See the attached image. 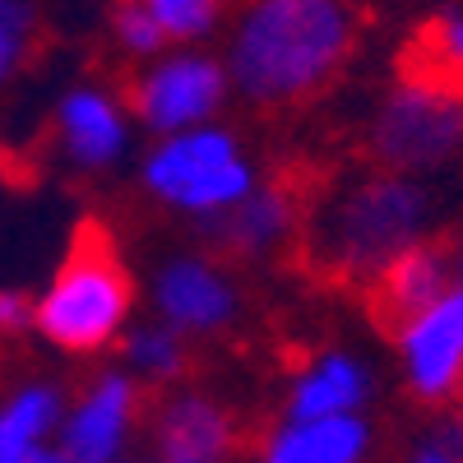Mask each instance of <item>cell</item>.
Returning a JSON list of instances; mask_svg holds the SVG:
<instances>
[{"label":"cell","instance_id":"obj_1","mask_svg":"<svg viewBox=\"0 0 463 463\" xmlns=\"http://www.w3.org/2000/svg\"><path fill=\"white\" fill-rule=\"evenodd\" d=\"M436 218L440 195L427 181L375 167L334 181L320 200L306 204L297 237L325 279L371 288L399 255L431 241Z\"/></svg>","mask_w":463,"mask_h":463},{"label":"cell","instance_id":"obj_2","mask_svg":"<svg viewBox=\"0 0 463 463\" xmlns=\"http://www.w3.org/2000/svg\"><path fill=\"white\" fill-rule=\"evenodd\" d=\"M357 43V14L338 0H260L232 24L227 84L260 107L320 93Z\"/></svg>","mask_w":463,"mask_h":463},{"label":"cell","instance_id":"obj_3","mask_svg":"<svg viewBox=\"0 0 463 463\" xmlns=\"http://www.w3.org/2000/svg\"><path fill=\"white\" fill-rule=\"evenodd\" d=\"M135 288L116 250L89 232L33 301V329L61 353H102L130 325Z\"/></svg>","mask_w":463,"mask_h":463},{"label":"cell","instance_id":"obj_4","mask_svg":"<svg viewBox=\"0 0 463 463\" xmlns=\"http://www.w3.org/2000/svg\"><path fill=\"white\" fill-rule=\"evenodd\" d=\"M139 181L158 204L204 222L237 209L260 185L237 135L222 126H200V130L158 139L139 167Z\"/></svg>","mask_w":463,"mask_h":463},{"label":"cell","instance_id":"obj_5","mask_svg":"<svg viewBox=\"0 0 463 463\" xmlns=\"http://www.w3.org/2000/svg\"><path fill=\"white\" fill-rule=\"evenodd\" d=\"M371 158L380 172L427 176L463 158V98L403 80L371 121Z\"/></svg>","mask_w":463,"mask_h":463},{"label":"cell","instance_id":"obj_6","mask_svg":"<svg viewBox=\"0 0 463 463\" xmlns=\"http://www.w3.org/2000/svg\"><path fill=\"white\" fill-rule=\"evenodd\" d=\"M222 98H227V70L209 52H167L153 65H144L130 84L135 116L158 139L213 126Z\"/></svg>","mask_w":463,"mask_h":463},{"label":"cell","instance_id":"obj_7","mask_svg":"<svg viewBox=\"0 0 463 463\" xmlns=\"http://www.w3.org/2000/svg\"><path fill=\"white\" fill-rule=\"evenodd\" d=\"M139 417V384L126 371L98 375L61 417V458L65 463H121Z\"/></svg>","mask_w":463,"mask_h":463},{"label":"cell","instance_id":"obj_8","mask_svg":"<svg viewBox=\"0 0 463 463\" xmlns=\"http://www.w3.org/2000/svg\"><path fill=\"white\" fill-rule=\"evenodd\" d=\"M399 357L417 399H449L463 384V283L399 325Z\"/></svg>","mask_w":463,"mask_h":463},{"label":"cell","instance_id":"obj_9","mask_svg":"<svg viewBox=\"0 0 463 463\" xmlns=\"http://www.w3.org/2000/svg\"><path fill=\"white\" fill-rule=\"evenodd\" d=\"M153 306L172 334H218L237 320V288L213 260L181 255L153 279Z\"/></svg>","mask_w":463,"mask_h":463},{"label":"cell","instance_id":"obj_10","mask_svg":"<svg viewBox=\"0 0 463 463\" xmlns=\"http://www.w3.org/2000/svg\"><path fill=\"white\" fill-rule=\"evenodd\" d=\"M301 209L306 204L297 200V190L274 181V185H255L237 209L204 222V232L218 250L260 260V255H274L279 246H288L301 232Z\"/></svg>","mask_w":463,"mask_h":463},{"label":"cell","instance_id":"obj_11","mask_svg":"<svg viewBox=\"0 0 463 463\" xmlns=\"http://www.w3.org/2000/svg\"><path fill=\"white\" fill-rule=\"evenodd\" d=\"M56 135H61V153L84 172L111 167L130 144V126H126L121 102L98 84L70 89L56 102Z\"/></svg>","mask_w":463,"mask_h":463},{"label":"cell","instance_id":"obj_12","mask_svg":"<svg viewBox=\"0 0 463 463\" xmlns=\"http://www.w3.org/2000/svg\"><path fill=\"white\" fill-rule=\"evenodd\" d=\"M153 436H158L163 463H222L237 449V421L218 399L185 390L163 399Z\"/></svg>","mask_w":463,"mask_h":463},{"label":"cell","instance_id":"obj_13","mask_svg":"<svg viewBox=\"0 0 463 463\" xmlns=\"http://www.w3.org/2000/svg\"><path fill=\"white\" fill-rule=\"evenodd\" d=\"M454 250L445 241H421L408 255H399L384 274L371 283V306L380 320H390L394 329L421 316L431 301H440L454 288Z\"/></svg>","mask_w":463,"mask_h":463},{"label":"cell","instance_id":"obj_14","mask_svg":"<svg viewBox=\"0 0 463 463\" xmlns=\"http://www.w3.org/2000/svg\"><path fill=\"white\" fill-rule=\"evenodd\" d=\"M366 399H371V371L357 357H347V353H325L292 380L288 421L362 417Z\"/></svg>","mask_w":463,"mask_h":463},{"label":"cell","instance_id":"obj_15","mask_svg":"<svg viewBox=\"0 0 463 463\" xmlns=\"http://www.w3.org/2000/svg\"><path fill=\"white\" fill-rule=\"evenodd\" d=\"M371 427L366 417H325V421H283L269 431L260 463H366Z\"/></svg>","mask_w":463,"mask_h":463},{"label":"cell","instance_id":"obj_16","mask_svg":"<svg viewBox=\"0 0 463 463\" xmlns=\"http://www.w3.org/2000/svg\"><path fill=\"white\" fill-rule=\"evenodd\" d=\"M65 417V394L56 384H19V390L0 403V458H28L47 449V436L61 431Z\"/></svg>","mask_w":463,"mask_h":463},{"label":"cell","instance_id":"obj_17","mask_svg":"<svg viewBox=\"0 0 463 463\" xmlns=\"http://www.w3.org/2000/svg\"><path fill=\"white\" fill-rule=\"evenodd\" d=\"M403 80L436 84L463 98V10H445L421 28L417 56L403 65Z\"/></svg>","mask_w":463,"mask_h":463},{"label":"cell","instance_id":"obj_18","mask_svg":"<svg viewBox=\"0 0 463 463\" xmlns=\"http://www.w3.org/2000/svg\"><path fill=\"white\" fill-rule=\"evenodd\" d=\"M126 362H130V380L167 384L185 371V338L172 334L167 325H139L126 334Z\"/></svg>","mask_w":463,"mask_h":463},{"label":"cell","instance_id":"obj_19","mask_svg":"<svg viewBox=\"0 0 463 463\" xmlns=\"http://www.w3.org/2000/svg\"><path fill=\"white\" fill-rule=\"evenodd\" d=\"M148 14L167 37V47L176 43L181 52H190V43L213 37L222 24V5H213V0H148Z\"/></svg>","mask_w":463,"mask_h":463},{"label":"cell","instance_id":"obj_20","mask_svg":"<svg viewBox=\"0 0 463 463\" xmlns=\"http://www.w3.org/2000/svg\"><path fill=\"white\" fill-rule=\"evenodd\" d=\"M111 33H116V43H121V52H130L139 61H158L163 47H167V37L158 33V24H153V14H148V0L116 5L111 10Z\"/></svg>","mask_w":463,"mask_h":463},{"label":"cell","instance_id":"obj_21","mask_svg":"<svg viewBox=\"0 0 463 463\" xmlns=\"http://www.w3.org/2000/svg\"><path fill=\"white\" fill-rule=\"evenodd\" d=\"M33 28H37V14L19 0H0V84L10 80V70L24 61L28 43H33Z\"/></svg>","mask_w":463,"mask_h":463},{"label":"cell","instance_id":"obj_22","mask_svg":"<svg viewBox=\"0 0 463 463\" xmlns=\"http://www.w3.org/2000/svg\"><path fill=\"white\" fill-rule=\"evenodd\" d=\"M33 329V301L24 292H10V288H0V334H24Z\"/></svg>","mask_w":463,"mask_h":463},{"label":"cell","instance_id":"obj_23","mask_svg":"<svg viewBox=\"0 0 463 463\" xmlns=\"http://www.w3.org/2000/svg\"><path fill=\"white\" fill-rule=\"evenodd\" d=\"M431 440H436L454 463H463V412H449V417L440 421V427L431 431Z\"/></svg>","mask_w":463,"mask_h":463},{"label":"cell","instance_id":"obj_24","mask_svg":"<svg viewBox=\"0 0 463 463\" xmlns=\"http://www.w3.org/2000/svg\"><path fill=\"white\" fill-rule=\"evenodd\" d=\"M412 463H454V458H449L436 440H421V445H417V454H412Z\"/></svg>","mask_w":463,"mask_h":463},{"label":"cell","instance_id":"obj_25","mask_svg":"<svg viewBox=\"0 0 463 463\" xmlns=\"http://www.w3.org/2000/svg\"><path fill=\"white\" fill-rule=\"evenodd\" d=\"M28 463H65V458H61V449H52V445H47V449H37Z\"/></svg>","mask_w":463,"mask_h":463}]
</instances>
